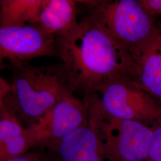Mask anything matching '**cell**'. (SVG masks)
Segmentation results:
<instances>
[{
    "instance_id": "obj_1",
    "label": "cell",
    "mask_w": 161,
    "mask_h": 161,
    "mask_svg": "<svg viewBox=\"0 0 161 161\" xmlns=\"http://www.w3.org/2000/svg\"><path fill=\"white\" fill-rule=\"evenodd\" d=\"M56 56L72 92L85 96L109 81L128 77L132 68L131 59L87 16L72 31L56 37Z\"/></svg>"
},
{
    "instance_id": "obj_2",
    "label": "cell",
    "mask_w": 161,
    "mask_h": 161,
    "mask_svg": "<svg viewBox=\"0 0 161 161\" xmlns=\"http://www.w3.org/2000/svg\"><path fill=\"white\" fill-rule=\"evenodd\" d=\"M11 83L1 90V103L15 115L26 128L74 94L62 64L35 66L28 62L11 65ZM2 85V84H1Z\"/></svg>"
},
{
    "instance_id": "obj_3",
    "label": "cell",
    "mask_w": 161,
    "mask_h": 161,
    "mask_svg": "<svg viewBox=\"0 0 161 161\" xmlns=\"http://www.w3.org/2000/svg\"><path fill=\"white\" fill-rule=\"evenodd\" d=\"M86 16L136 62L158 40L159 29L139 0L81 1Z\"/></svg>"
},
{
    "instance_id": "obj_4",
    "label": "cell",
    "mask_w": 161,
    "mask_h": 161,
    "mask_svg": "<svg viewBox=\"0 0 161 161\" xmlns=\"http://www.w3.org/2000/svg\"><path fill=\"white\" fill-rule=\"evenodd\" d=\"M88 119L100 133L112 161H147L152 127L137 121L114 118L103 109L95 95L85 97Z\"/></svg>"
},
{
    "instance_id": "obj_5",
    "label": "cell",
    "mask_w": 161,
    "mask_h": 161,
    "mask_svg": "<svg viewBox=\"0 0 161 161\" xmlns=\"http://www.w3.org/2000/svg\"><path fill=\"white\" fill-rule=\"evenodd\" d=\"M94 94L105 112L119 119L152 125L161 120V107L129 78L111 80Z\"/></svg>"
},
{
    "instance_id": "obj_6",
    "label": "cell",
    "mask_w": 161,
    "mask_h": 161,
    "mask_svg": "<svg viewBox=\"0 0 161 161\" xmlns=\"http://www.w3.org/2000/svg\"><path fill=\"white\" fill-rule=\"evenodd\" d=\"M88 112L86 102L74 94L61 100L40 118L26 128L31 149L42 147L64 138L85 125Z\"/></svg>"
},
{
    "instance_id": "obj_7",
    "label": "cell",
    "mask_w": 161,
    "mask_h": 161,
    "mask_svg": "<svg viewBox=\"0 0 161 161\" xmlns=\"http://www.w3.org/2000/svg\"><path fill=\"white\" fill-rule=\"evenodd\" d=\"M56 56V37L38 24L0 28V59L11 65Z\"/></svg>"
},
{
    "instance_id": "obj_8",
    "label": "cell",
    "mask_w": 161,
    "mask_h": 161,
    "mask_svg": "<svg viewBox=\"0 0 161 161\" xmlns=\"http://www.w3.org/2000/svg\"><path fill=\"white\" fill-rule=\"evenodd\" d=\"M41 150L48 161H112L97 128L88 121Z\"/></svg>"
},
{
    "instance_id": "obj_9",
    "label": "cell",
    "mask_w": 161,
    "mask_h": 161,
    "mask_svg": "<svg viewBox=\"0 0 161 161\" xmlns=\"http://www.w3.org/2000/svg\"><path fill=\"white\" fill-rule=\"evenodd\" d=\"M78 1L42 0L37 24L56 37L67 34L79 23Z\"/></svg>"
},
{
    "instance_id": "obj_10",
    "label": "cell",
    "mask_w": 161,
    "mask_h": 161,
    "mask_svg": "<svg viewBox=\"0 0 161 161\" xmlns=\"http://www.w3.org/2000/svg\"><path fill=\"white\" fill-rule=\"evenodd\" d=\"M31 149L26 128L17 117L0 106V161H7Z\"/></svg>"
},
{
    "instance_id": "obj_11",
    "label": "cell",
    "mask_w": 161,
    "mask_h": 161,
    "mask_svg": "<svg viewBox=\"0 0 161 161\" xmlns=\"http://www.w3.org/2000/svg\"><path fill=\"white\" fill-rule=\"evenodd\" d=\"M130 79L161 107V42L158 40L135 62Z\"/></svg>"
},
{
    "instance_id": "obj_12",
    "label": "cell",
    "mask_w": 161,
    "mask_h": 161,
    "mask_svg": "<svg viewBox=\"0 0 161 161\" xmlns=\"http://www.w3.org/2000/svg\"><path fill=\"white\" fill-rule=\"evenodd\" d=\"M42 0H1L0 28L37 24Z\"/></svg>"
},
{
    "instance_id": "obj_13",
    "label": "cell",
    "mask_w": 161,
    "mask_h": 161,
    "mask_svg": "<svg viewBox=\"0 0 161 161\" xmlns=\"http://www.w3.org/2000/svg\"><path fill=\"white\" fill-rule=\"evenodd\" d=\"M152 127L153 132L147 161H161V120Z\"/></svg>"
},
{
    "instance_id": "obj_14",
    "label": "cell",
    "mask_w": 161,
    "mask_h": 161,
    "mask_svg": "<svg viewBox=\"0 0 161 161\" xmlns=\"http://www.w3.org/2000/svg\"><path fill=\"white\" fill-rule=\"evenodd\" d=\"M139 2L150 17L161 16V0H139Z\"/></svg>"
},
{
    "instance_id": "obj_15",
    "label": "cell",
    "mask_w": 161,
    "mask_h": 161,
    "mask_svg": "<svg viewBox=\"0 0 161 161\" xmlns=\"http://www.w3.org/2000/svg\"><path fill=\"white\" fill-rule=\"evenodd\" d=\"M7 161H48L40 149L31 150L26 153Z\"/></svg>"
},
{
    "instance_id": "obj_16",
    "label": "cell",
    "mask_w": 161,
    "mask_h": 161,
    "mask_svg": "<svg viewBox=\"0 0 161 161\" xmlns=\"http://www.w3.org/2000/svg\"><path fill=\"white\" fill-rule=\"evenodd\" d=\"M159 29V36H158V40L161 42V29Z\"/></svg>"
}]
</instances>
